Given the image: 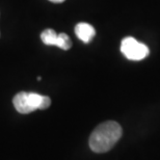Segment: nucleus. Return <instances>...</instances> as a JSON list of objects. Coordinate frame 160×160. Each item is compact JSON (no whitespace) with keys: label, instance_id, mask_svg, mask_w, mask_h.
Returning a JSON list of instances; mask_svg holds the SVG:
<instances>
[{"label":"nucleus","instance_id":"nucleus-1","mask_svg":"<svg viewBox=\"0 0 160 160\" xmlns=\"http://www.w3.org/2000/svg\"><path fill=\"white\" fill-rule=\"evenodd\" d=\"M123 130L119 123L107 121L100 124L92 131L88 139V145L95 153H106L113 148L121 138Z\"/></svg>","mask_w":160,"mask_h":160},{"label":"nucleus","instance_id":"nucleus-2","mask_svg":"<svg viewBox=\"0 0 160 160\" xmlns=\"http://www.w3.org/2000/svg\"><path fill=\"white\" fill-rule=\"evenodd\" d=\"M12 104L19 113L27 114L37 109H47L51 105V99L37 92H20L12 99Z\"/></svg>","mask_w":160,"mask_h":160},{"label":"nucleus","instance_id":"nucleus-3","mask_svg":"<svg viewBox=\"0 0 160 160\" xmlns=\"http://www.w3.org/2000/svg\"><path fill=\"white\" fill-rule=\"evenodd\" d=\"M121 52L130 60H142L149 55L150 50L147 45L137 42L134 38L127 37L121 43Z\"/></svg>","mask_w":160,"mask_h":160},{"label":"nucleus","instance_id":"nucleus-4","mask_svg":"<svg viewBox=\"0 0 160 160\" xmlns=\"http://www.w3.org/2000/svg\"><path fill=\"white\" fill-rule=\"evenodd\" d=\"M42 42L47 46H56L62 50H69L72 47V41L66 33H57L53 29H45L41 33Z\"/></svg>","mask_w":160,"mask_h":160},{"label":"nucleus","instance_id":"nucleus-5","mask_svg":"<svg viewBox=\"0 0 160 160\" xmlns=\"http://www.w3.org/2000/svg\"><path fill=\"white\" fill-rule=\"evenodd\" d=\"M75 33L80 41L88 44L94 39V37L96 36V30L91 24L81 22L75 26Z\"/></svg>","mask_w":160,"mask_h":160},{"label":"nucleus","instance_id":"nucleus-6","mask_svg":"<svg viewBox=\"0 0 160 160\" xmlns=\"http://www.w3.org/2000/svg\"><path fill=\"white\" fill-rule=\"evenodd\" d=\"M49 1L53 2V3H62L65 0H49Z\"/></svg>","mask_w":160,"mask_h":160}]
</instances>
